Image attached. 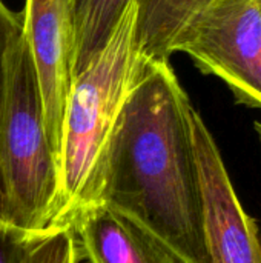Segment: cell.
I'll return each mask as SVG.
<instances>
[{
	"label": "cell",
	"instance_id": "obj_14",
	"mask_svg": "<svg viewBox=\"0 0 261 263\" xmlns=\"http://www.w3.org/2000/svg\"><path fill=\"white\" fill-rule=\"evenodd\" d=\"M257 3H258V8H260V12H261V0H257Z\"/></svg>",
	"mask_w": 261,
	"mask_h": 263
},
{
	"label": "cell",
	"instance_id": "obj_13",
	"mask_svg": "<svg viewBox=\"0 0 261 263\" xmlns=\"http://www.w3.org/2000/svg\"><path fill=\"white\" fill-rule=\"evenodd\" d=\"M255 129H257V134H258L261 142V122H257V123H255Z\"/></svg>",
	"mask_w": 261,
	"mask_h": 263
},
{
	"label": "cell",
	"instance_id": "obj_12",
	"mask_svg": "<svg viewBox=\"0 0 261 263\" xmlns=\"http://www.w3.org/2000/svg\"><path fill=\"white\" fill-rule=\"evenodd\" d=\"M22 29V17L20 14L12 12L2 0H0V109L3 103L5 94V82H6V57L11 40Z\"/></svg>",
	"mask_w": 261,
	"mask_h": 263
},
{
	"label": "cell",
	"instance_id": "obj_3",
	"mask_svg": "<svg viewBox=\"0 0 261 263\" xmlns=\"http://www.w3.org/2000/svg\"><path fill=\"white\" fill-rule=\"evenodd\" d=\"M135 22L137 2L126 8L106 46L72 79L62 136L60 203L52 228L68 227L78 208L118 112L143 71L146 60L138 51Z\"/></svg>",
	"mask_w": 261,
	"mask_h": 263
},
{
	"label": "cell",
	"instance_id": "obj_5",
	"mask_svg": "<svg viewBox=\"0 0 261 263\" xmlns=\"http://www.w3.org/2000/svg\"><path fill=\"white\" fill-rule=\"evenodd\" d=\"M52 153L60 166L63 120L72 86L74 20L71 0H25L20 14Z\"/></svg>",
	"mask_w": 261,
	"mask_h": 263
},
{
	"label": "cell",
	"instance_id": "obj_10",
	"mask_svg": "<svg viewBox=\"0 0 261 263\" xmlns=\"http://www.w3.org/2000/svg\"><path fill=\"white\" fill-rule=\"evenodd\" d=\"M80 250L71 227L48 230L28 251L22 263H78Z\"/></svg>",
	"mask_w": 261,
	"mask_h": 263
},
{
	"label": "cell",
	"instance_id": "obj_6",
	"mask_svg": "<svg viewBox=\"0 0 261 263\" xmlns=\"http://www.w3.org/2000/svg\"><path fill=\"white\" fill-rule=\"evenodd\" d=\"M192 139L202 182L205 234L211 263H261L257 223L237 197L220 149L197 109L192 112Z\"/></svg>",
	"mask_w": 261,
	"mask_h": 263
},
{
	"label": "cell",
	"instance_id": "obj_7",
	"mask_svg": "<svg viewBox=\"0 0 261 263\" xmlns=\"http://www.w3.org/2000/svg\"><path fill=\"white\" fill-rule=\"evenodd\" d=\"M68 227L91 263H183L152 234L105 205L80 206Z\"/></svg>",
	"mask_w": 261,
	"mask_h": 263
},
{
	"label": "cell",
	"instance_id": "obj_11",
	"mask_svg": "<svg viewBox=\"0 0 261 263\" xmlns=\"http://www.w3.org/2000/svg\"><path fill=\"white\" fill-rule=\"evenodd\" d=\"M43 234L37 236L23 231L0 214V263H22L31 247Z\"/></svg>",
	"mask_w": 261,
	"mask_h": 263
},
{
	"label": "cell",
	"instance_id": "obj_4",
	"mask_svg": "<svg viewBox=\"0 0 261 263\" xmlns=\"http://www.w3.org/2000/svg\"><path fill=\"white\" fill-rule=\"evenodd\" d=\"M172 54H188L218 77L235 102L261 109V12L257 0H211L178 32Z\"/></svg>",
	"mask_w": 261,
	"mask_h": 263
},
{
	"label": "cell",
	"instance_id": "obj_9",
	"mask_svg": "<svg viewBox=\"0 0 261 263\" xmlns=\"http://www.w3.org/2000/svg\"><path fill=\"white\" fill-rule=\"evenodd\" d=\"M134 2L137 0H71L74 20V77L106 46L126 8Z\"/></svg>",
	"mask_w": 261,
	"mask_h": 263
},
{
	"label": "cell",
	"instance_id": "obj_8",
	"mask_svg": "<svg viewBox=\"0 0 261 263\" xmlns=\"http://www.w3.org/2000/svg\"><path fill=\"white\" fill-rule=\"evenodd\" d=\"M211 0H137L135 39L148 62H169L183 26Z\"/></svg>",
	"mask_w": 261,
	"mask_h": 263
},
{
	"label": "cell",
	"instance_id": "obj_2",
	"mask_svg": "<svg viewBox=\"0 0 261 263\" xmlns=\"http://www.w3.org/2000/svg\"><path fill=\"white\" fill-rule=\"evenodd\" d=\"M60 203V166L52 153L38 82L23 28L11 40L0 109V214L14 227L43 234Z\"/></svg>",
	"mask_w": 261,
	"mask_h": 263
},
{
	"label": "cell",
	"instance_id": "obj_1",
	"mask_svg": "<svg viewBox=\"0 0 261 263\" xmlns=\"http://www.w3.org/2000/svg\"><path fill=\"white\" fill-rule=\"evenodd\" d=\"M194 111L169 62L146 60L78 208L105 205L152 234L183 263H211Z\"/></svg>",
	"mask_w": 261,
	"mask_h": 263
}]
</instances>
